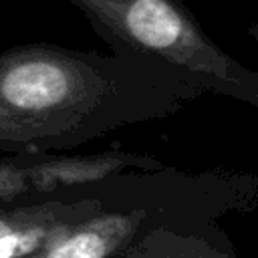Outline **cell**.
Segmentation results:
<instances>
[{
  "mask_svg": "<svg viewBox=\"0 0 258 258\" xmlns=\"http://www.w3.org/2000/svg\"><path fill=\"white\" fill-rule=\"evenodd\" d=\"M26 258H36V254H32V256H26Z\"/></svg>",
  "mask_w": 258,
  "mask_h": 258,
  "instance_id": "52a82bcc",
  "label": "cell"
},
{
  "mask_svg": "<svg viewBox=\"0 0 258 258\" xmlns=\"http://www.w3.org/2000/svg\"><path fill=\"white\" fill-rule=\"evenodd\" d=\"M109 48L165 62L206 95L258 107V73L222 50L183 0H69Z\"/></svg>",
  "mask_w": 258,
  "mask_h": 258,
  "instance_id": "3957f363",
  "label": "cell"
},
{
  "mask_svg": "<svg viewBox=\"0 0 258 258\" xmlns=\"http://www.w3.org/2000/svg\"><path fill=\"white\" fill-rule=\"evenodd\" d=\"M111 258H236L220 220H173L137 234Z\"/></svg>",
  "mask_w": 258,
  "mask_h": 258,
  "instance_id": "8992f818",
  "label": "cell"
},
{
  "mask_svg": "<svg viewBox=\"0 0 258 258\" xmlns=\"http://www.w3.org/2000/svg\"><path fill=\"white\" fill-rule=\"evenodd\" d=\"M99 208V196L75 185L34 202H0V258L38 254Z\"/></svg>",
  "mask_w": 258,
  "mask_h": 258,
  "instance_id": "5b68a950",
  "label": "cell"
},
{
  "mask_svg": "<svg viewBox=\"0 0 258 258\" xmlns=\"http://www.w3.org/2000/svg\"><path fill=\"white\" fill-rule=\"evenodd\" d=\"M77 189L99 196L101 208L42 248L36 258H111L155 224L220 220L230 212H252L258 204V177L224 169H129L81 183Z\"/></svg>",
  "mask_w": 258,
  "mask_h": 258,
  "instance_id": "7a4b0ae2",
  "label": "cell"
},
{
  "mask_svg": "<svg viewBox=\"0 0 258 258\" xmlns=\"http://www.w3.org/2000/svg\"><path fill=\"white\" fill-rule=\"evenodd\" d=\"M204 95L175 69L129 48L16 44L0 52V155L77 149L173 117Z\"/></svg>",
  "mask_w": 258,
  "mask_h": 258,
  "instance_id": "6da1fadb",
  "label": "cell"
},
{
  "mask_svg": "<svg viewBox=\"0 0 258 258\" xmlns=\"http://www.w3.org/2000/svg\"><path fill=\"white\" fill-rule=\"evenodd\" d=\"M163 161L133 151L0 155V202H34L64 187L99 181L129 169H161Z\"/></svg>",
  "mask_w": 258,
  "mask_h": 258,
  "instance_id": "277c9868",
  "label": "cell"
}]
</instances>
